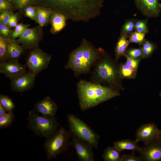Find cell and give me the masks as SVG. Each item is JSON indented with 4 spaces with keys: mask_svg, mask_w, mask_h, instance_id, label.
Here are the masks:
<instances>
[{
    "mask_svg": "<svg viewBox=\"0 0 161 161\" xmlns=\"http://www.w3.org/2000/svg\"><path fill=\"white\" fill-rule=\"evenodd\" d=\"M139 152L143 161L161 160V143L158 140L145 144Z\"/></svg>",
    "mask_w": 161,
    "mask_h": 161,
    "instance_id": "13",
    "label": "cell"
},
{
    "mask_svg": "<svg viewBox=\"0 0 161 161\" xmlns=\"http://www.w3.org/2000/svg\"><path fill=\"white\" fill-rule=\"evenodd\" d=\"M159 95H160V97L161 98V92H160V93Z\"/></svg>",
    "mask_w": 161,
    "mask_h": 161,
    "instance_id": "43",
    "label": "cell"
},
{
    "mask_svg": "<svg viewBox=\"0 0 161 161\" xmlns=\"http://www.w3.org/2000/svg\"><path fill=\"white\" fill-rule=\"evenodd\" d=\"M54 12L51 8L42 6L36 7V21L41 27L49 22L50 16Z\"/></svg>",
    "mask_w": 161,
    "mask_h": 161,
    "instance_id": "18",
    "label": "cell"
},
{
    "mask_svg": "<svg viewBox=\"0 0 161 161\" xmlns=\"http://www.w3.org/2000/svg\"><path fill=\"white\" fill-rule=\"evenodd\" d=\"M79 104L86 110L120 95L119 92L100 84L80 80L77 84Z\"/></svg>",
    "mask_w": 161,
    "mask_h": 161,
    "instance_id": "3",
    "label": "cell"
},
{
    "mask_svg": "<svg viewBox=\"0 0 161 161\" xmlns=\"http://www.w3.org/2000/svg\"><path fill=\"white\" fill-rule=\"evenodd\" d=\"M34 108L41 115L51 117H55L58 107L50 97L47 96L36 103L34 105Z\"/></svg>",
    "mask_w": 161,
    "mask_h": 161,
    "instance_id": "15",
    "label": "cell"
},
{
    "mask_svg": "<svg viewBox=\"0 0 161 161\" xmlns=\"http://www.w3.org/2000/svg\"><path fill=\"white\" fill-rule=\"evenodd\" d=\"M69 131L71 134L91 144L98 149L100 136L95 132L86 123L73 114L67 116Z\"/></svg>",
    "mask_w": 161,
    "mask_h": 161,
    "instance_id": "7",
    "label": "cell"
},
{
    "mask_svg": "<svg viewBox=\"0 0 161 161\" xmlns=\"http://www.w3.org/2000/svg\"><path fill=\"white\" fill-rule=\"evenodd\" d=\"M134 24L131 20L127 21L122 27V34H128L131 32L134 28Z\"/></svg>",
    "mask_w": 161,
    "mask_h": 161,
    "instance_id": "36",
    "label": "cell"
},
{
    "mask_svg": "<svg viewBox=\"0 0 161 161\" xmlns=\"http://www.w3.org/2000/svg\"><path fill=\"white\" fill-rule=\"evenodd\" d=\"M160 131L154 123L142 124L137 129L135 141L142 142L145 145L159 140Z\"/></svg>",
    "mask_w": 161,
    "mask_h": 161,
    "instance_id": "9",
    "label": "cell"
},
{
    "mask_svg": "<svg viewBox=\"0 0 161 161\" xmlns=\"http://www.w3.org/2000/svg\"><path fill=\"white\" fill-rule=\"evenodd\" d=\"M1 12V13L0 15V23L7 26L13 13L9 10L3 11Z\"/></svg>",
    "mask_w": 161,
    "mask_h": 161,
    "instance_id": "33",
    "label": "cell"
},
{
    "mask_svg": "<svg viewBox=\"0 0 161 161\" xmlns=\"http://www.w3.org/2000/svg\"><path fill=\"white\" fill-rule=\"evenodd\" d=\"M17 41L8 39L7 46V60H18L24 51L23 47Z\"/></svg>",
    "mask_w": 161,
    "mask_h": 161,
    "instance_id": "17",
    "label": "cell"
},
{
    "mask_svg": "<svg viewBox=\"0 0 161 161\" xmlns=\"http://www.w3.org/2000/svg\"><path fill=\"white\" fill-rule=\"evenodd\" d=\"M17 17L15 14H12L8 23V25L10 27H16L17 25Z\"/></svg>",
    "mask_w": 161,
    "mask_h": 161,
    "instance_id": "39",
    "label": "cell"
},
{
    "mask_svg": "<svg viewBox=\"0 0 161 161\" xmlns=\"http://www.w3.org/2000/svg\"><path fill=\"white\" fill-rule=\"evenodd\" d=\"M136 6L143 13L150 16H156L160 13L161 6L158 0H134Z\"/></svg>",
    "mask_w": 161,
    "mask_h": 161,
    "instance_id": "16",
    "label": "cell"
},
{
    "mask_svg": "<svg viewBox=\"0 0 161 161\" xmlns=\"http://www.w3.org/2000/svg\"><path fill=\"white\" fill-rule=\"evenodd\" d=\"M27 126L35 135L46 137L57 129L58 124L56 118L40 115L34 109L28 112Z\"/></svg>",
    "mask_w": 161,
    "mask_h": 161,
    "instance_id": "5",
    "label": "cell"
},
{
    "mask_svg": "<svg viewBox=\"0 0 161 161\" xmlns=\"http://www.w3.org/2000/svg\"><path fill=\"white\" fill-rule=\"evenodd\" d=\"M27 66L18 60H9L0 62V72L10 79L26 73Z\"/></svg>",
    "mask_w": 161,
    "mask_h": 161,
    "instance_id": "11",
    "label": "cell"
},
{
    "mask_svg": "<svg viewBox=\"0 0 161 161\" xmlns=\"http://www.w3.org/2000/svg\"><path fill=\"white\" fill-rule=\"evenodd\" d=\"M113 146L118 150L121 151L124 150L137 151L139 152L141 147L139 146L135 140L129 139L121 140L114 142Z\"/></svg>",
    "mask_w": 161,
    "mask_h": 161,
    "instance_id": "20",
    "label": "cell"
},
{
    "mask_svg": "<svg viewBox=\"0 0 161 161\" xmlns=\"http://www.w3.org/2000/svg\"><path fill=\"white\" fill-rule=\"evenodd\" d=\"M121 152L114 146L108 147L104 150L102 157L104 161H121Z\"/></svg>",
    "mask_w": 161,
    "mask_h": 161,
    "instance_id": "22",
    "label": "cell"
},
{
    "mask_svg": "<svg viewBox=\"0 0 161 161\" xmlns=\"http://www.w3.org/2000/svg\"><path fill=\"white\" fill-rule=\"evenodd\" d=\"M125 56L126 58V64L136 71L138 67L139 59L131 58L127 56Z\"/></svg>",
    "mask_w": 161,
    "mask_h": 161,
    "instance_id": "37",
    "label": "cell"
},
{
    "mask_svg": "<svg viewBox=\"0 0 161 161\" xmlns=\"http://www.w3.org/2000/svg\"><path fill=\"white\" fill-rule=\"evenodd\" d=\"M104 1V0H35V3L39 6L50 8L61 13L73 21L86 22L100 15Z\"/></svg>",
    "mask_w": 161,
    "mask_h": 161,
    "instance_id": "1",
    "label": "cell"
},
{
    "mask_svg": "<svg viewBox=\"0 0 161 161\" xmlns=\"http://www.w3.org/2000/svg\"><path fill=\"white\" fill-rule=\"evenodd\" d=\"M10 30L6 26L1 23L0 24V34L6 38H8L10 34Z\"/></svg>",
    "mask_w": 161,
    "mask_h": 161,
    "instance_id": "38",
    "label": "cell"
},
{
    "mask_svg": "<svg viewBox=\"0 0 161 161\" xmlns=\"http://www.w3.org/2000/svg\"><path fill=\"white\" fill-rule=\"evenodd\" d=\"M95 66L91 82L100 84L101 82H106L112 86L117 84V75L116 67L106 54Z\"/></svg>",
    "mask_w": 161,
    "mask_h": 161,
    "instance_id": "6",
    "label": "cell"
},
{
    "mask_svg": "<svg viewBox=\"0 0 161 161\" xmlns=\"http://www.w3.org/2000/svg\"><path fill=\"white\" fill-rule=\"evenodd\" d=\"M8 112L6 109L0 104V117L4 115Z\"/></svg>",
    "mask_w": 161,
    "mask_h": 161,
    "instance_id": "41",
    "label": "cell"
},
{
    "mask_svg": "<svg viewBox=\"0 0 161 161\" xmlns=\"http://www.w3.org/2000/svg\"><path fill=\"white\" fill-rule=\"evenodd\" d=\"M135 151H133L131 154H124L122 155L121 161H141L142 159L140 157L135 155Z\"/></svg>",
    "mask_w": 161,
    "mask_h": 161,
    "instance_id": "34",
    "label": "cell"
},
{
    "mask_svg": "<svg viewBox=\"0 0 161 161\" xmlns=\"http://www.w3.org/2000/svg\"><path fill=\"white\" fill-rule=\"evenodd\" d=\"M142 48L144 57H147L150 55L154 51L155 46L152 43L146 41L143 44Z\"/></svg>",
    "mask_w": 161,
    "mask_h": 161,
    "instance_id": "30",
    "label": "cell"
},
{
    "mask_svg": "<svg viewBox=\"0 0 161 161\" xmlns=\"http://www.w3.org/2000/svg\"><path fill=\"white\" fill-rule=\"evenodd\" d=\"M71 135L69 131L61 127L46 137L43 146L47 159L56 158L67 150L72 144L69 141Z\"/></svg>",
    "mask_w": 161,
    "mask_h": 161,
    "instance_id": "4",
    "label": "cell"
},
{
    "mask_svg": "<svg viewBox=\"0 0 161 161\" xmlns=\"http://www.w3.org/2000/svg\"><path fill=\"white\" fill-rule=\"evenodd\" d=\"M134 29L136 31L141 33H146L148 30L147 25L136 27Z\"/></svg>",
    "mask_w": 161,
    "mask_h": 161,
    "instance_id": "40",
    "label": "cell"
},
{
    "mask_svg": "<svg viewBox=\"0 0 161 161\" xmlns=\"http://www.w3.org/2000/svg\"><path fill=\"white\" fill-rule=\"evenodd\" d=\"M135 72L126 64L122 65L119 70V73L122 77L128 78H134L136 75Z\"/></svg>",
    "mask_w": 161,
    "mask_h": 161,
    "instance_id": "25",
    "label": "cell"
},
{
    "mask_svg": "<svg viewBox=\"0 0 161 161\" xmlns=\"http://www.w3.org/2000/svg\"><path fill=\"white\" fill-rule=\"evenodd\" d=\"M35 75L29 71L16 77L10 79L11 90L18 93L30 90L35 85Z\"/></svg>",
    "mask_w": 161,
    "mask_h": 161,
    "instance_id": "10",
    "label": "cell"
},
{
    "mask_svg": "<svg viewBox=\"0 0 161 161\" xmlns=\"http://www.w3.org/2000/svg\"><path fill=\"white\" fill-rule=\"evenodd\" d=\"M0 104L8 112L13 111L16 108L11 98L9 96L4 94L0 95Z\"/></svg>",
    "mask_w": 161,
    "mask_h": 161,
    "instance_id": "24",
    "label": "cell"
},
{
    "mask_svg": "<svg viewBox=\"0 0 161 161\" xmlns=\"http://www.w3.org/2000/svg\"><path fill=\"white\" fill-rule=\"evenodd\" d=\"M29 26V25L24 24L22 23L17 24L15 27L14 30L12 32L11 35L12 39L15 40L18 37H19Z\"/></svg>",
    "mask_w": 161,
    "mask_h": 161,
    "instance_id": "29",
    "label": "cell"
},
{
    "mask_svg": "<svg viewBox=\"0 0 161 161\" xmlns=\"http://www.w3.org/2000/svg\"><path fill=\"white\" fill-rule=\"evenodd\" d=\"M51 58V55L36 47L32 49L30 52L26 64L29 71L36 76L47 68Z\"/></svg>",
    "mask_w": 161,
    "mask_h": 161,
    "instance_id": "8",
    "label": "cell"
},
{
    "mask_svg": "<svg viewBox=\"0 0 161 161\" xmlns=\"http://www.w3.org/2000/svg\"><path fill=\"white\" fill-rule=\"evenodd\" d=\"M145 33L136 31L132 32L129 35V41L130 42L134 43L141 45L145 41Z\"/></svg>",
    "mask_w": 161,
    "mask_h": 161,
    "instance_id": "27",
    "label": "cell"
},
{
    "mask_svg": "<svg viewBox=\"0 0 161 161\" xmlns=\"http://www.w3.org/2000/svg\"><path fill=\"white\" fill-rule=\"evenodd\" d=\"M12 1L15 8L22 9L28 6L35 4V0H12Z\"/></svg>",
    "mask_w": 161,
    "mask_h": 161,
    "instance_id": "28",
    "label": "cell"
},
{
    "mask_svg": "<svg viewBox=\"0 0 161 161\" xmlns=\"http://www.w3.org/2000/svg\"><path fill=\"white\" fill-rule=\"evenodd\" d=\"M66 18L63 14L54 11L52 15L51 20L53 32H58L64 28L66 25Z\"/></svg>",
    "mask_w": 161,
    "mask_h": 161,
    "instance_id": "19",
    "label": "cell"
},
{
    "mask_svg": "<svg viewBox=\"0 0 161 161\" xmlns=\"http://www.w3.org/2000/svg\"><path fill=\"white\" fill-rule=\"evenodd\" d=\"M26 15L33 20H36V7L29 5L24 9Z\"/></svg>",
    "mask_w": 161,
    "mask_h": 161,
    "instance_id": "32",
    "label": "cell"
},
{
    "mask_svg": "<svg viewBox=\"0 0 161 161\" xmlns=\"http://www.w3.org/2000/svg\"><path fill=\"white\" fill-rule=\"evenodd\" d=\"M14 7L13 1L9 0H0V12L10 10Z\"/></svg>",
    "mask_w": 161,
    "mask_h": 161,
    "instance_id": "35",
    "label": "cell"
},
{
    "mask_svg": "<svg viewBox=\"0 0 161 161\" xmlns=\"http://www.w3.org/2000/svg\"><path fill=\"white\" fill-rule=\"evenodd\" d=\"M159 140L161 143V131H160Z\"/></svg>",
    "mask_w": 161,
    "mask_h": 161,
    "instance_id": "42",
    "label": "cell"
},
{
    "mask_svg": "<svg viewBox=\"0 0 161 161\" xmlns=\"http://www.w3.org/2000/svg\"><path fill=\"white\" fill-rule=\"evenodd\" d=\"M8 39L0 37V62L7 60V46Z\"/></svg>",
    "mask_w": 161,
    "mask_h": 161,
    "instance_id": "26",
    "label": "cell"
},
{
    "mask_svg": "<svg viewBox=\"0 0 161 161\" xmlns=\"http://www.w3.org/2000/svg\"><path fill=\"white\" fill-rule=\"evenodd\" d=\"M9 0L12 1V0Z\"/></svg>",
    "mask_w": 161,
    "mask_h": 161,
    "instance_id": "44",
    "label": "cell"
},
{
    "mask_svg": "<svg viewBox=\"0 0 161 161\" xmlns=\"http://www.w3.org/2000/svg\"><path fill=\"white\" fill-rule=\"evenodd\" d=\"M15 118L13 111L8 112L4 115L0 117V129L6 128L12 125Z\"/></svg>",
    "mask_w": 161,
    "mask_h": 161,
    "instance_id": "23",
    "label": "cell"
},
{
    "mask_svg": "<svg viewBox=\"0 0 161 161\" xmlns=\"http://www.w3.org/2000/svg\"><path fill=\"white\" fill-rule=\"evenodd\" d=\"M105 54L102 48H97L91 43L83 39L79 46L71 52L64 68L72 70L75 76L78 77L89 72L92 67Z\"/></svg>",
    "mask_w": 161,
    "mask_h": 161,
    "instance_id": "2",
    "label": "cell"
},
{
    "mask_svg": "<svg viewBox=\"0 0 161 161\" xmlns=\"http://www.w3.org/2000/svg\"><path fill=\"white\" fill-rule=\"evenodd\" d=\"M160 130V131H161V130Z\"/></svg>",
    "mask_w": 161,
    "mask_h": 161,
    "instance_id": "45",
    "label": "cell"
},
{
    "mask_svg": "<svg viewBox=\"0 0 161 161\" xmlns=\"http://www.w3.org/2000/svg\"><path fill=\"white\" fill-rule=\"evenodd\" d=\"M73 136L71 143L75 149L79 160L93 161L95 156L93 147L86 142Z\"/></svg>",
    "mask_w": 161,
    "mask_h": 161,
    "instance_id": "12",
    "label": "cell"
},
{
    "mask_svg": "<svg viewBox=\"0 0 161 161\" xmlns=\"http://www.w3.org/2000/svg\"><path fill=\"white\" fill-rule=\"evenodd\" d=\"M125 56L134 59H137L139 57H144L142 48L130 49L128 51L127 54Z\"/></svg>",
    "mask_w": 161,
    "mask_h": 161,
    "instance_id": "31",
    "label": "cell"
},
{
    "mask_svg": "<svg viewBox=\"0 0 161 161\" xmlns=\"http://www.w3.org/2000/svg\"><path fill=\"white\" fill-rule=\"evenodd\" d=\"M40 32L37 28H27L19 37L17 41L24 48L32 49L37 47L39 42Z\"/></svg>",
    "mask_w": 161,
    "mask_h": 161,
    "instance_id": "14",
    "label": "cell"
},
{
    "mask_svg": "<svg viewBox=\"0 0 161 161\" xmlns=\"http://www.w3.org/2000/svg\"><path fill=\"white\" fill-rule=\"evenodd\" d=\"M128 37V34H122L119 38L115 49L116 60L121 56H125L126 51L130 42Z\"/></svg>",
    "mask_w": 161,
    "mask_h": 161,
    "instance_id": "21",
    "label": "cell"
}]
</instances>
